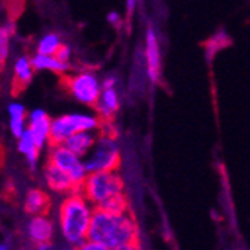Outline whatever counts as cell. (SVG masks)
<instances>
[{"label": "cell", "instance_id": "1", "mask_svg": "<svg viewBox=\"0 0 250 250\" xmlns=\"http://www.w3.org/2000/svg\"><path fill=\"white\" fill-rule=\"evenodd\" d=\"M87 240L99 243L109 250L122 246H136L138 225L130 211L111 213L102 208H95Z\"/></svg>", "mask_w": 250, "mask_h": 250}, {"label": "cell", "instance_id": "2", "mask_svg": "<svg viewBox=\"0 0 250 250\" xmlns=\"http://www.w3.org/2000/svg\"><path fill=\"white\" fill-rule=\"evenodd\" d=\"M93 211L95 207L81 193H72L66 196L60 204V231L66 243L74 249H77L87 240Z\"/></svg>", "mask_w": 250, "mask_h": 250}, {"label": "cell", "instance_id": "3", "mask_svg": "<svg viewBox=\"0 0 250 250\" xmlns=\"http://www.w3.org/2000/svg\"><path fill=\"white\" fill-rule=\"evenodd\" d=\"M123 178L117 171L88 174L83 183L80 193L92 204L95 208L104 207L106 202L125 193Z\"/></svg>", "mask_w": 250, "mask_h": 250}, {"label": "cell", "instance_id": "4", "mask_svg": "<svg viewBox=\"0 0 250 250\" xmlns=\"http://www.w3.org/2000/svg\"><path fill=\"white\" fill-rule=\"evenodd\" d=\"M84 165L88 174L117 171L120 165V148L109 132L101 129L95 147L85 156Z\"/></svg>", "mask_w": 250, "mask_h": 250}, {"label": "cell", "instance_id": "5", "mask_svg": "<svg viewBox=\"0 0 250 250\" xmlns=\"http://www.w3.org/2000/svg\"><path fill=\"white\" fill-rule=\"evenodd\" d=\"M102 125L98 116L83 114V112H72L64 114L51 120L50 129V146H63L67 138L80 132H93Z\"/></svg>", "mask_w": 250, "mask_h": 250}, {"label": "cell", "instance_id": "6", "mask_svg": "<svg viewBox=\"0 0 250 250\" xmlns=\"http://www.w3.org/2000/svg\"><path fill=\"white\" fill-rule=\"evenodd\" d=\"M63 83L67 88V92L78 102L88 106H96L99 96L102 93V83L99 81L96 74L90 71H83L74 75L64 77Z\"/></svg>", "mask_w": 250, "mask_h": 250}, {"label": "cell", "instance_id": "7", "mask_svg": "<svg viewBox=\"0 0 250 250\" xmlns=\"http://www.w3.org/2000/svg\"><path fill=\"white\" fill-rule=\"evenodd\" d=\"M48 162H51L59 169H62L64 174L69 175L71 180L75 183V186L78 189H81L83 183L88 175L84 161L81 157L74 154L71 150H67L64 146H54L50 148Z\"/></svg>", "mask_w": 250, "mask_h": 250}, {"label": "cell", "instance_id": "8", "mask_svg": "<svg viewBox=\"0 0 250 250\" xmlns=\"http://www.w3.org/2000/svg\"><path fill=\"white\" fill-rule=\"evenodd\" d=\"M43 177L47 185L51 190L59 193H80V189L75 186V183L71 180V177L64 174L62 169H59L51 162H47L43 168Z\"/></svg>", "mask_w": 250, "mask_h": 250}, {"label": "cell", "instance_id": "9", "mask_svg": "<svg viewBox=\"0 0 250 250\" xmlns=\"http://www.w3.org/2000/svg\"><path fill=\"white\" fill-rule=\"evenodd\" d=\"M27 129L33 135L36 141V146L39 150L43 148L45 144L50 143V129H51V120L48 114L43 109H35L29 116V126Z\"/></svg>", "mask_w": 250, "mask_h": 250}, {"label": "cell", "instance_id": "10", "mask_svg": "<svg viewBox=\"0 0 250 250\" xmlns=\"http://www.w3.org/2000/svg\"><path fill=\"white\" fill-rule=\"evenodd\" d=\"M146 62L148 78L153 83H157L161 77V48H159V41L153 29H148L146 35Z\"/></svg>", "mask_w": 250, "mask_h": 250}, {"label": "cell", "instance_id": "11", "mask_svg": "<svg viewBox=\"0 0 250 250\" xmlns=\"http://www.w3.org/2000/svg\"><path fill=\"white\" fill-rule=\"evenodd\" d=\"M54 234L53 222L47 216H33L27 225V235L36 246L43 243H51Z\"/></svg>", "mask_w": 250, "mask_h": 250}, {"label": "cell", "instance_id": "12", "mask_svg": "<svg viewBox=\"0 0 250 250\" xmlns=\"http://www.w3.org/2000/svg\"><path fill=\"white\" fill-rule=\"evenodd\" d=\"M120 108V98L116 87L114 88H102V93L96 104L98 117L102 123H106L114 117V114Z\"/></svg>", "mask_w": 250, "mask_h": 250}, {"label": "cell", "instance_id": "13", "mask_svg": "<svg viewBox=\"0 0 250 250\" xmlns=\"http://www.w3.org/2000/svg\"><path fill=\"white\" fill-rule=\"evenodd\" d=\"M51 199L47 192H43L42 189H32L26 195L24 201V210L26 213L32 216H47L50 211Z\"/></svg>", "mask_w": 250, "mask_h": 250}, {"label": "cell", "instance_id": "14", "mask_svg": "<svg viewBox=\"0 0 250 250\" xmlns=\"http://www.w3.org/2000/svg\"><path fill=\"white\" fill-rule=\"evenodd\" d=\"M96 136L93 132H80L72 135L71 138H67L66 143L63 144L67 150H71L74 154H77L78 157H85L92 148L96 144Z\"/></svg>", "mask_w": 250, "mask_h": 250}, {"label": "cell", "instance_id": "15", "mask_svg": "<svg viewBox=\"0 0 250 250\" xmlns=\"http://www.w3.org/2000/svg\"><path fill=\"white\" fill-rule=\"evenodd\" d=\"M14 75H15L14 90H15V92H18V90H22L32 81V77H33L32 60L29 57H26V56L18 57L15 64H14Z\"/></svg>", "mask_w": 250, "mask_h": 250}, {"label": "cell", "instance_id": "16", "mask_svg": "<svg viewBox=\"0 0 250 250\" xmlns=\"http://www.w3.org/2000/svg\"><path fill=\"white\" fill-rule=\"evenodd\" d=\"M8 112H9V129L12 132V135L15 138H21L22 133L27 130L26 127V108L21 104H11L8 106Z\"/></svg>", "mask_w": 250, "mask_h": 250}, {"label": "cell", "instance_id": "17", "mask_svg": "<svg viewBox=\"0 0 250 250\" xmlns=\"http://www.w3.org/2000/svg\"><path fill=\"white\" fill-rule=\"evenodd\" d=\"M30 60H32L33 69H38V71H51V72H56V74H63V72H66L67 69H69V63H62L54 56L36 54Z\"/></svg>", "mask_w": 250, "mask_h": 250}, {"label": "cell", "instance_id": "18", "mask_svg": "<svg viewBox=\"0 0 250 250\" xmlns=\"http://www.w3.org/2000/svg\"><path fill=\"white\" fill-rule=\"evenodd\" d=\"M18 151L21 154H24L27 162L30 165L32 169L36 168V164H38V156H39V148L36 146V141L33 138V135L30 133V130L27 129L24 133H22V136L18 140Z\"/></svg>", "mask_w": 250, "mask_h": 250}, {"label": "cell", "instance_id": "19", "mask_svg": "<svg viewBox=\"0 0 250 250\" xmlns=\"http://www.w3.org/2000/svg\"><path fill=\"white\" fill-rule=\"evenodd\" d=\"M60 36L56 33H48L45 35L39 42H38V54L42 56H56L59 48L62 47Z\"/></svg>", "mask_w": 250, "mask_h": 250}, {"label": "cell", "instance_id": "20", "mask_svg": "<svg viewBox=\"0 0 250 250\" xmlns=\"http://www.w3.org/2000/svg\"><path fill=\"white\" fill-rule=\"evenodd\" d=\"M9 39H11V29L9 26L0 27V67H2L9 56Z\"/></svg>", "mask_w": 250, "mask_h": 250}, {"label": "cell", "instance_id": "21", "mask_svg": "<svg viewBox=\"0 0 250 250\" xmlns=\"http://www.w3.org/2000/svg\"><path fill=\"white\" fill-rule=\"evenodd\" d=\"M57 60H60L62 63H67L69 62V59H71V48L67 47V45H62V47L59 48V51L56 53V56H54Z\"/></svg>", "mask_w": 250, "mask_h": 250}, {"label": "cell", "instance_id": "22", "mask_svg": "<svg viewBox=\"0 0 250 250\" xmlns=\"http://www.w3.org/2000/svg\"><path fill=\"white\" fill-rule=\"evenodd\" d=\"M75 250H109L108 247L99 244V243H95V241H90V240H85L81 246H78Z\"/></svg>", "mask_w": 250, "mask_h": 250}, {"label": "cell", "instance_id": "23", "mask_svg": "<svg viewBox=\"0 0 250 250\" xmlns=\"http://www.w3.org/2000/svg\"><path fill=\"white\" fill-rule=\"evenodd\" d=\"M106 20L111 22L112 26H116V27L120 26V14H119V12H114V11L109 12V14L106 15Z\"/></svg>", "mask_w": 250, "mask_h": 250}, {"label": "cell", "instance_id": "24", "mask_svg": "<svg viewBox=\"0 0 250 250\" xmlns=\"http://www.w3.org/2000/svg\"><path fill=\"white\" fill-rule=\"evenodd\" d=\"M36 250H57V249L53 243H43V244L36 246Z\"/></svg>", "mask_w": 250, "mask_h": 250}, {"label": "cell", "instance_id": "25", "mask_svg": "<svg viewBox=\"0 0 250 250\" xmlns=\"http://www.w3.org/2000/svg\"><path fill=\"white\" fill-rule=\"evenodd\" d=\"M114 250H138V247L136 246H122V247H117Z\"/></svg>", "mask_w": 250, "mask_h": 250}, {"label": "cell", "instance_id": "26", "mask_svg": "<svg viewBox=\"0 0 250 250\" xmlns=\"http://www.w3.org/2000/svg\"><path fill=\"white\" fill-rule=\"evenodd\" d=\"M0 250H11V247L6 243H0Z\"/></svg>", "mask_w": 250, "mask_h": 250}]
</instances>
